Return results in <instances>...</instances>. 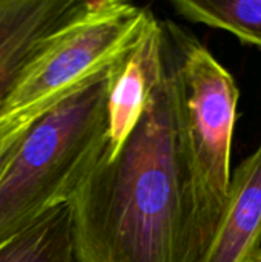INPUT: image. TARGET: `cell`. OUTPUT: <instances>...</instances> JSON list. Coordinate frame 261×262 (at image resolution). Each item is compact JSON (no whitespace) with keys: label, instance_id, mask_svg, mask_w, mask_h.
<instances>
[{"label":"cell","instance_id":"1","mask_svg":"<svg viewBox=\"0 0 261 262\" xmlns=\"http://www.w3.org/2000/svg\"><path fill=\"white\" fill-rule=\"evenodd\" d=\"M68 207L77 262H197L168 32L140 121L112 160L100 155Z\"/></svg>","mask_w":261,"mask_h":262},{"label":"cell","instance_id":"2","mask_svg":"<svg viewBox=\"0 0 261 262\" xmlns=\"http://www.w3.org/2000/svg\"><path fill=\"white\" fill-rule=\"evenodd\" d=\"M114 68L57 103L28 130L0 178V246L68 204L100 158Z\"/></svg>","mask_w":261,"mask_h":262},{"label":"cell","instance_id":"3","mask_svg":"<svg viewBox=\"0 0 261 262\" xmlns=\"http://www.w3.org/2000/svg\"><path fill=\"white\" fill-rule=\"evenodd\" d=\"M163 23L175 58L180 140L198 262L215 232L229 190L240 91L231 72L205 45L172 21Z\"/></svg>","mask_w":261,"mask_h":262},{"label":"cell","instance_id":"4","mask_svg":"<svg viewBox=\"0 0 261 262\" xmlns=\"http://www.w3.org/2000/svg\"><path fill=\"white\" fill-rule=\"evenodd\" d=\"M152 15L148 8L118 0L80 2L25 66L2 114L28 107L112 68L134 48Z\"/></svg>","mask_w":261,"mask_h":262},{"label":"cell","instance_id":"5","mask_svg":"<svg viewBox=\"0 0 261 262\" xmlns=\"http://www.w3.org/2000/svg\"><path fill=\"white\" fill-rule=\"evenodd\" d=\"M166 45L165 23L152 15L134 48L112 69L106 103V143L102 158L112 160L140 121Z\"/></svg>","mask_w":261,"mask_h":262},{"label":"cell","instance_id":"6","mask_svg":"<svg viewBox=\"0 0 261 262\" xmlns=\"http://www.w3.org/2000/svg\"><path fill=\"white\" fill-rule=\"evenodd\" d=\"M261 252V144L232 173L215 232L198 262H251Z\"/></svg>","mask_w":261,"mask_h":262},{"label":"cell","instance_id":"7","mask_svg":"<svg viewBox=\"0 0 261 262\" xmlns=\"http://www.w3.org/2000/svg\"><path fill=\"white\" fill-rule=\"evenodd\" d=\"M75 0H0V114L22 71L77 9Z\"/></svg>","mask_w":261,"mask_h":262},{"label":"cell","instance_id":"8","mask_svg":"<svg viewBox=\"0 0 261 262\" xmlns=\"http://www.w3.org/2000/svg\"><path fill=\"white\" fill-rule=\"evenodd\" d=\"M0 262H77L68 204L0 246Z\"/></svg>","mask_w":261,"mask_h":262},{"label":"cell","instance_id":"9","mask_svg":"<svg viewBox=\"0 0 261 262\" xmlns=\"http://www.w3.org/2000/svg\"><path fill=\"white\" fill-rule=\"evenodd\" d=\"M172 8L192 23L223 29L261 48V0H174Z\"/></svg>","mask_w":261,"mask_h":262},{"label":"cell","instance_id":"10","mask_svg":"<svg viewBox=\"0 0 261 262\" xmlns=\"http://www.w3.org/2000/svg\"><path fill=\"white\" fill-rule=\"evenodd\" d=\"M103 72H100V74H97V75L82 81L80 84H77V86H74L71 89H66V91H63L60 94L46 97V98H43V100H40V101L28 106V107H23V109L15 111V112L2 114L0 115V178L3 177V173L9 167L11 161L14 160V157H15L22 141L25 140L28 130L31 129V126L42 115H45L49 109H52L57 103H60L62 100L68 98L69 95L77 92L80 88H83L85 84H88L89 81H92L94 78H97Z\"/></svg>","mask_w":261,"mask_h":262},{"label":"cell","instance_id":"11","mask_svg":"<svg viewBox=\"0 0 261 262\" xmlns=\"http://www.w3.org/2000/svg\"><path fill=\"white\" fill-rule=\"evenodd\" d=\"M251 262H261V252L260 253H258V255H257V256H255V258H254V259H252V261Z\"/></svg>","mask_w":261,"mask_h":262}]
</instances>
